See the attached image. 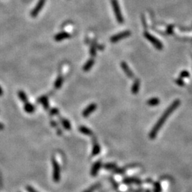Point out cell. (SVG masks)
I'll return each instance as SVG.
<instances>
[{
	"mask_svg": "<svg viewBox=\"0 0 192 192\" xmlns=\"http://www.w3.org/2000/svg\"><path fill=\"white\" fill-rule=\"evenodd\" d=\"M70 37V34L68 32H60L58 34L54 36V39L56 41H61L63 40L66 39V38H68Z\"/></svg>",
	"mask_w": 192,
	"mask_h": 192,
	"instance_id": "obj_8",
	"label": "cell"
},
{
	"mask_svg": "<svg viewBox=\"0 0 192 192\" xmlns=\"http://www.w3.org/2000/svg\"><path fill=\"white\" fill-rule=\"evenodd\" d=\"M59 112V110L57 108H52L50 110V115H58Z\"/></svg>",
	"mask_w": 192,
	"mask_h": 192,
	"instance_id": "obj_24",
	"label": "cell"
},
{
	"mask_svg": "<svg viewBox=\"0 0 192 192\" xmlns=\"http://www.w3.org/2000/svg\"><path fill=\"white\" fill-rule=\"evenodd\" d=\"M180 104V102L179 100H175L174 102L171 105L170 107H169L166 110V111L164 112V113L162 115V116L159 118V120H158V122L156 123V125H155L154 128L151 130L150 134H149V137H150L151 139H154L155 138L156 135L158 132L159 131V130L161 129V127H162V125L164 123L166 122L167 119L168 118V117L170 115L171 113H172L174 111L178 106H179Z\"/></svg>",
	"mask_w": 192,
	"mask_h": 192,
	"instance_id": "obj_1",
	"label": "cell"
},
{
	"mask_svg": "<svg viewBox=\"0 0 192 192\" xmlns=\"http://www.w3.org/2000/svg\"><path fill=\"white\" fill-rule=\"evenodd\" d=\"M146 37H147L149 38V39H150L149 40V41H151V42H153L154 44H155V46H157V48H161V44L159 43V42L157 41V40H156L155 39V38H154L153 37H151V36H149V35H146Z\"/></svg>",
	"mask_w": 192,
	"mask_h": 192,
	"instance_id": "obj_21",
	"label": "cell"
},
{
	"mask_svg": "<svg viewBox=\"0 0 192 192\" xmlns=\"http://www.w3.org/2000/svg\"><path fill=\"white\" fill-rule=\"evenodd\" d=\"M130 35V32L128 31L121 32V33L120 34H116V35L112 36L110 38V41L112 42V43H115V42H118V41H120V40L122 39V38H126Z\"/></svg>",
	"mask_w": 192,
	"mask_h": 192,
	"instance_id": "obj_5",
	"label": "cell"
},
{
	"mask_svg": "<svg viewBox=\"0 0 192 192\" xmlns=\"http://www.w3.org/2000/svg\"><path fill=\"white\" fill-rule=\"evenodd\" d=\"M45 3H46V0H39V1L38 2L37 5H36V7H34V9L32 10L31 12V16L32 17H36V16L39 14L40 11H41L42 8L44 7Z\"/></svg>",
	"mask_w": 192,
	"mask_h": 192,
	"instance_id": "obj_4",
	"label": "cell"
},
{
	"mask_svg": "<svg viewBox=\"0 0 192 192\" xmlns=\"http://www.w3.org/2000/svg\"><path fill=\"white\" fill-rule=\"evenodd\" d=\"M60 122L62 123L63 127L64 128L66 129V130H70V129H71V125H70V123L69 121H68L67 119H66V118H60Z\"/></svg>",
	"mask_w": 192,
	"mask_h": 192,
	"instance_id": "obj_16",
	"label": "cell"
},
{
	"mask_svg": "<svg viewBox=\"0 0 192 192\" xmlns=\"http://www.w3.org/2000/svg\"><path fill=\"white\" fill-rule=\"evenodd\" d=\"M104 168L106 169H108V170H115V169L117 168V166L115 164L108 163L104 165Z\"/></svg>",
	"mask_w": 192,
	"mask_h": 192,
	"instance_id": "obj_20",
	"label": "cell"
},
{
	"mask_svg": "<svg viewBox=\"0 0 192 192\" xmlns=\"http://www.w3.org/2000/svg\"><path fill=\"white\" fill-rule=\"evenodd\" d=\"M4 128H5V126H4V125L2 124V123H0V130H3Z\"/></svg>",
	"mask_w": 192,
	"mask_h": 192,
	"instance_id": "obj_29",
	"label": "cell"
},
{
	"mask_svg": "<svg viewBox=\"0 0 192 192\" xmlns=\"http://www.w3.org/2000/svg\"><path fill=\"white\" fill-rule=\"evenodd\" d=\"M121 67H122V70H124V72L125 73H126V75L129 77V78H132V77L134 76V74H133L132 70H131L130 68H129L128 66L127 65L126 63L122 62V63H121Z\"/></svg>",
	"mask_w": 192,
	"mask_h": 192,
	"instance_id": "obj_11",
	"label": "cell"
},
{
	"mask_svg": "<svg viewBox=\"0 0 192 192\" xmlns=\"http://www.w3.org/2000/svg\"><path fill=\"white\" fill-rule=\"evenodd\" d=\"M148 104L150 105V106H155V105L159 104V100L157 98L151 99L150 100H149Z\"/></svg>",
	"mask_w": 192,
	"mask_h": 192,
	"instance_id": "obj_23",
	"label": "cell"
},
{
	"mask_svg": "<svg viewBox=\"0 0 192 192\" xmlns=\"http://www.w3.org/2000/svg\"><path fill=\"white\" fill-rule=\"evenodd\" d=\"M79 131L81 133H83V134L86 135H90V136H91V135H93V131L90 130V129H89L87 127L85 126L79 127Z\"/></svg>",
	"mask_w": 192,
	"mask_h": 192,
	"instance_id": "obj_15",
	"label": "cell"
},
{
	"mask_svg": "<svg viewBox=\"0 0 192 192\" xmlns=\"http://www.w3.org/2000/svg\"><path fill=\"white\" fill-rule=\"evenodd\" d=\"M57 134L58 135H62V130H60V129H58L57 130Z\"/></svg>",
	"mask_w": 192,
	"mask_h": 192,
	"instance_id": "obj_28",
	"label": "cell"
},
{
	"mask_svg": "<svg viewBox=\"0 0 192 192\" xmlns=\"http://www.w3.org/2000/svg\"><path fill=\"white\" fill-rule=\"evenodd\" d=\"M101 166H102V162H101L100 161H96V163H94V164L93 165L91 168V171H90V174H91V176L95 177V176L97 175L99 169H100Z\"/></svg>",
	"mask_w": 192,
	"mask_h": 192,
	"instance_id": "obj_9",
	"label": "cell"
},
{
	"mask_svg": "<svg viewBox=\"0 0 192 192\" xmlns=\"http://www.w3.org/2000/svg\"><path fill=\"white\" fill-rule=\"evenodd\" d=\"M139 88V81L138 80H137L134 83V84H133V86H132V93L137 94V93H138Z\"/></svg>",
	"mask_w": 192,
	"mask_h": 192,
	"instance_id": "obj_18",
	"label": "cell"
},
{
	"mask_svg": "<svg viewBox=\"0 0 192 192\" xmlns=\"http://www.w3.org/2000/svg\"><path fill=\"white\" fill-rule=\"evenodd\" d=\"M50 125H51V126L54 127H56L58 126L57 122H55V121H51V122H50Z\"/></svg>",
	"mask_w": 192,
	"mask_h": 192,
	"instance_id": "obj_27",
	"label": "cell"
},
{
	"mask_svg": "<svg viewBox=\"0 0 192 192\" xmlns=\"http://www.w3.org/2000/svg\"><path fill=\"white\" fill-rule=\"evenodd\" d=\"M110 182H111V184H112L113 187H115V189H117V187H118V184H117L116 182H115L114 179H112V178H110Z\"/></svg>",
	"mask_w": 192,
	"mask_h": 192,
	"instance_id": "obj_26",
	"label": "cell"
},
{
	"mask_svg": "<svg viewBox=\"0 0 192 192\" xmlns=\"http://www.w3.org/2000/svg\"><path fill=\"white\" fill-rule=\"evenodd\" d=\"M52 164H53V179L55 182H58L60 177V169L57 160L55 157L52 158Z\"/></svg>",
	"mask_w": 192,
	"mask_h": 192,
	"instance_id": "obj_2",
	"label": "cell"
},
{
	"mask_svg": "<svg viewBox=\"0 0 192 192\" xmlns=\"http://www.w3.org/2000/svg\"><path fill=\"white\" fill-rule=\"evenodd\" d=\"M18 96H19L20 100H21L22 102H24V103L28 102V98L27 95H26V93L23 90H19V91L18 92Z\"/></svg>",
	"mask_w": 192,
	"mask_h": 192,
	"instance_id": "obj_17",
	"label": "cell"
},
{
	"mask_svg": "<svg viewBox=\"0 0 192 192\" xmlns=\"http://www.w3.org/2000/svg\"><path fill=\"white\" fill-rule=\"evenodd\" d=\"M93 150H92V155L93 156H97L99 153L100 152V147L97 142V139L96 137H93Z\"/></svg>",
	"mask_w": 192,
	"mask_h": 192,
	"instance_id": "obj_7",
	"label": "cell"
},
{
	"mask_svg": "<svg viewBox=\"0 0 192 192\" xmlns=\"http://www.w3.org/2000/svg\"><path fill=\"white\" fill-rule=\"evenodd\" d=\"M100 187V184H99V183L95 184L91 186V187H90V188H88V189L85 190L83 192H93V191H96V189H98Z\"/></svg>",
	"mask_w": 192,
	"mask_h": 192,
	"instance_id": "obj_19",
	"label": "cell"
},
{
	"mask_svg": "<svg viewBox=\"0 0 192 192\" xmlns=\"http://www.w3.org/2000/svg\"><path fill=\"white\" fill-rule=\"evenodd\" d=\"M96 108H97L96 104L91 103L90 105H89V106L87 107L82 112L83 117H84V118H87V117H88L93 112H94V111L96 110Z\"/></svg>",
	"mask_w": 192,
	"mask_h": 192,
	"instance_id": "obj_6",
	"label": "cell"
},
{
	"mask_svg": "<svg viewBox=\"0 0 192 192\" xmlns=\"http://www.w3.org/2000/svg\"><path fill=\"white\" fill-rule=\"evenodd\" d=\"M94 60L93 59V58H90V59H89L88 61L86 62V63L85 64L83 67V70H84V71H89L90 69H91V68L93 67V66L94 65Z\"/></svg>",
	"mask_w": 192,
	"mask_h": 192,
	"instance_id": "obj_13",
	"label": "cell"
},
{
	"mask_svg": "<svg viewBox=\"0 0 192 192\" xmlns=\"http://www.w3.org/2000/svg\"><path fill=\"white\" fill-rule=\"evenodd\" d=\"M3 94V90H2V88H1V87H0V96H2V95Z\"/></svg>",
	"mask_w": 192,
	"mask_h": 192,
	"instance_id": "obj_30",
	"label": "cell"
},
{
	"mask_svg": "<svg viewBox=\"0 0 192 192\" xmlns=\"http://www.w3.org/2000/svg\"><path fill=\"white\" fill-rule=\"evenodd\" d=\"M111 3H112L113 10H114L115 11V17H116L117 20H118L119 23L120 24L122 23L123 18H122V14H121L120 7H119L118 2L117 1V0H111Z\"/></svg>",
	"mask_w": 192,
	"mask_h": 192,
	"instance_id": "obj_3",
	"label": "cell"
},
{
	"mask_svg": "<svg viewBox=\"0 0 192 192\" xmlns=\"http://www.w3.org/2000/svg\"><path fill=\"white\" fill-rule=\"evenodd\" d=\"M96 45L95 44H93V45L91 46V47H90V55H91L92 57H94V56H96Z\"/></svg>",
	"mask_w": 192,
	"mask_h": 192,
	"instance_id": "obj_22",
	"label": "cell"
},
{
	"mask_svg": "<svg viewBox=\"0 0 192 192\" xmlns=\"http://www.w3.org/2000/svg\"><path fill=\"white\" fill-rule=\"evenodd\" d=\"M64 79H63V77L62 76H59L56 78L55 83H54V88L56 90H58V89H60L61 88L63 83Z\"/></svg>",
	"mask_w": 192,
	"mask_h": 192,
	"instance_id": "obj_12",
	"label": "cell"
},
{
	"mask_svg": "<svg viewBox=\"0 0 192 192\" xmlns=\"http://www.w3.org/2000/svg\"><path fill=\"white\" fill-rule=\"evenodd\" d=\"M24 110L27 113H33L34 112V110H35V106H33V105L31 103H29V102L24 103Z\"/></svg>",
	"mask_w": 192,
	"mask_h": 192,
	"instance_id": "obj_14",
	"label": "cell"
},
{
	"mask_svg": "<svg viewBox=\"0 0 192 192\" xmlns=\"http://www.w3.org/2000/svg\"><path fill=\"white\" fill-rule=\"evenodd\" d=\"M38 102L44 106L45 110H48V109H49V103H48L47 96H43L40 97V98L38 99Z\"/></svg>",
	"mask_w": 192,
	"mask_h": 192,
	"instance_id": "obj_10",
	"label": "cell"
},
{
	"mask_svg": "<svg viewBox=\"0 0 192 192\" xmlns=\"http://www.w3.org/2000/svg\"><path fill=\"white\" fill-rule=\"evenodd\" d=\"M27 190L29 192H37L35 189H34L33 187H31V186H27Z\"/></svg>",
	"mask_w": 192,
	"mask_h": 192,
	"instance_id": "obj_25",
	"label": "cell"
}]
</instances>
